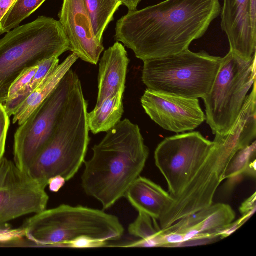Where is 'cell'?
I'll use <instances>...</instances> for the list:
<instances>
[{"label": "cell", "instance_id": "cell-1", "mask_svg": "<svg viewBox=\"0 0 256 256\" xmlns=\"http://www.w3.org/2000/svg\"><path fill=\"white\" fill-rule=\"evenodd\" d=\"M219 0H165L128 11L116 22L114 39L142 60L187 50L220 14Z\"/></svg>", "mask_w": 256, "mask_h": 256}, {"label": "cell", "instance_id": "cell-2", "mask_svg": "<svg viewBox=\"0 0 256 256\" xmlns=\"http://www.w3.org/2000/svg\"><path fill=\"white\" fill-rule=\"evenodd\" d=\"M106 133L92 148V158L84 161L82 176L86 194L99 201L104 210L126 196L149 155L138 126L128 119L120 120Z\"/></svg>", "mask_w": 256, "mask_h": 256}, {"label": "cell", "instance_id": "cell-3", "mask_svg": "<svg viewBox=\"0 0 256 256\" xmlns=\"http://www.w3.org/2000/svg\"><path fill=\"white\" fill-rule=\"evenodd\" d=\"M88 106L78 77L52 136L26 172L40 184L46 186L58 176L68 181L84 163L90 140Z\"/></svg>", "mask_w": 256, "mask_h": 256}, {"label": "cell", "instance_id": "cell-4", "mask_svg": "<svg viewBox=\"0 0 256 256\" xmlns=\"http://www.w3.org/2000/svg\"><path fill=\"white\" fill-rule=\"evenodd\" d=\"M32 246L66 248L86 237L109 242L122 236L118 218L104 211L81 206L62 204L36 214L22 226Z\"/></svg>", "mask_w": 256, "mask_h": 256}, {"label": "cell", "instance_id": "cell-5", "mask_svg": "<svg viewBox=\"0 0 256 256\" xmlns=\"http://www.w3.org/2000/svg\"><path fill=\"white\" fill-rule=\"evenodd\" d=\"M70 50L59 20L44 16L17 26L0 40V102L10 86L26 70Z\"/></svg>", "mask_w": 256, "mask_h": 256}, {"label": "cell", "instance_id": "cell-6", "mask_svg": "<svg viewBox=\"0 0 256 256\" xmlns=\"http://www.w3.org/2000/svg\"><path fill=\"white\" fill-rule=\"evenodd\" d=\"M222 58L189 48L144 61L142 80L147 89L188 98H204L210 91Z\"/></svg>", "mask_w": 256, "mask_h": 256}, {"label": "cell", "instance_id": "cell-7", "mask_svg": "<svg viewBox=\"0 0 256 256\" xmlns=\"http://www.w3.org/2000/svg\"><path fill=\"white\" fill-rule=\"evenodd\" d=\"M256 54L244 60L231 52L224 58L210 92L202 99L206 121L214 134L231 128L256 82Z\"/></svg>", "mask_w": 256, "mask_h": 256}, {"label": "cell", "instance_id": "cell-8", "mask_svg": "<svg viewBox=\"0 0 256 256\" xmlns=\"http://www.w3.org/2000/svg\"><path fill=\"white\" fill-rule=\"evenodd\" d=\"M78 75L70 69L60 83L17 129L14 136V162L27 172L45 147L68 102Z\"/></svg>", "mask_w": 256, "mask_h": 256}, {"label": "cell", "instance_id": "cell-9", "mask_svg": "<svg viewBox=\"0 0 256 256\" xmlns=\"http://www.w3.org/2000/svg\"><path fill=\"white\" fill-rule=\"evenodd\" d=\"M213 142L207 158L192 179L159 218L160 230L212 204L228 167L240 151L215 139Z\"/></svg>", "mask_w": 256, "mask_h": 256}, {"label": "cell", "instance_id": "cell-10", "mask_svg": "<svg viewBox=\"0 0 256 256\" xmlns=\"http://www.w3.org/2000/svg\"><path fill=\"white\" fill-rule=\"evenodd\" d=\"M213 144L200 132H192L166 138L158 146L155 164L174 200L192 179Z\"/></svg>", "mask_w": 256, "mask_h": 256}, {"label": "cell", "instance_id": "cell-11", "mask_svg": "<svg viewBox=\"0 0 256 256\" xmlns=\"http://www.w3.org/2000/svg\"><path fill=\"white\" fill-rule=\"evenodd\" d=\"M46 188L4 157L0 161V225L46 210L49 200Z\"/></svg>", "mask_w": 256, "mask_h": 256}, {"label": "cell", "instance_id": "cell-12", "mask_svg": "<svg viewBox=\"0 0 256 256\" xmlns=\"http://www.w3.org/2000/svg\"><path fill=\"white\" fill-rule=\"evenodd\" d=\"M146 113L162 128L176 133L194 130L206 120L198 98H188L146 89L140 99Z\"/></svg>", "mask_w": 256, "mask_h": 256}, {"label": "cell", "instance_id": "cell-13", "mask_svg": "<svg viewBox=\"0 0 256 256\" xmlns=\"http://www.w3.org/2000/svg\"><path fill=\"white\" fill-rule=\"evenodd\" d=\"M220 14L230 51L244 60L252 59L256 49V0H224Z\"/></svg>", "mask_w": 256, "mask_h": 256}, {"label": "cell", "instance_id": "cell-14", "mask_svg": "<svg viewBox=\"0 0 256 256\" xmlns=\"http://www.w3.org/2000/svg\"><path fill=\"white\" fill-rule=\"evenodd\" d=\"M58 18L70 50L78 58L96 65L104 46L94 34L84 0H63Z\"/></svg>", "mask_w": 256, "mask_h": 256}, {"label": "cell", "instance_id": "cell-15", "mask_svg": "<svg viewBox=\"0 0 256 256\" xmlns=\"http://www.w3.org/2000/svg\"><path fill=\"white\" fill-rule=\"evenodd\" d=\"M129 62L127 52L120 42L104 51L99 64L96 106L109 96L124 92Z\"/></svg>", "mask_w": 256, "mask_h": 256}, {"label": "cell", "instance_id": "cell-16", "mask_svg": "<svg viewBox=\"0 0 256 256\" xmlns=\"http://www.w3.org/2000/svg\"><path fill=\"white\" fill-rule=\"evenodd\" d=\"M125 196L138 212L147 214L154 220H158L174 202L160 186L140 176L132 184Z\"/></svg>", "mask_w": 256, "mask_h": 256}, {"label": "cell", "instance_id": "cell-17", "mask_svg": "<svg viewBox=\"0 0 256 256\" xmlns=\"http://www.w3.org/2000/svg\"><path fill=\"white\" fill-rule=\"evenodd\" d=\"M78 59L72 53L59 64L20 106L14 115L13 124H22L54 90Z\"/></svg>", "mask_w": 256, "mask_h": 256}, {"label": "cell", "instance_id": "cell-18", "mask_svg": "<svg viewBox=\"0 0 256 256\" xmlns=\"http://www.w3.org/2000/svg\"><path fill=\"white\" fill-rule=\"evenodd\" d=\"M124 92L109 96L88 113V127L93 134L108 132L120 121L124 113Z\"/></svg>", "mask_w": 256, "mask_h": 256}, {"label": "cell", "instance_id": "cell-19", "mask_svg": "<svg viewBox=\"0 0 256 256\" xmlns=\"http://www.w3.org/2000/svg\"><path fill=\"white\" fill-rule=\"evenodd\" d=\"M236 214L230 206L224 204L212 205L206 208L205 214L200 224L194 228L198 237L216 236L231 224Z\"/></svg>", "mask_w": 256, "mask_h": 256}, {"label": "cell", "instance_id": "cell-20", "mask_svg": "<svg viewBox=\"0 0 256 256\" xmlns=\"http://www.w3.org/2000/svg\"><path fill=\"white\" fill-rule=\"evenodd\" d=\"M84 2L94 34L102 42L104 32L113 20L115 12L122 4V0H84Z\"/></svg>", "mask_w": 256, "mask_h": 256}, {"label": "cell", "instance_id": "cell-21", "mask_svg": "<svg viewBox=\"0 0 256 256\" xmlns=\"http://www.w3.org/2000/svg\"><path fill=\"white\" fill-rule=\"evenodd\" d=\"M152 219L147 214L138 212V216L129 226L128 230L130 234L141 239L121 245L120 246L129 248L162 246L160 230L154 226Z\"/></svg>", "mask_w": 256, "mask_h": 256}, {"label": "cell", "instance_id": "cell-22", "mask_svg": "<svg viewBox=\"0 0 256 256\" xmlns=\"http://www.w3.org/2000/svg\"><path fill=\"white\" fill-rule=\"evenodd\" d=\"M46 0H16L0 22V35L17 27Z\"/></svg>", "mask_w": 256, "mask_h": 256}, {"label": "cell", "instance_id": "cell-23", "mask_svg": "<svg viewBox=\"0 0 256 256\" xmlns=\"http://www.w3.org/2000/svg\"><path fill=\"white\" fill-rule=\"evenodd\" d=\"M256 155V140L250 146L238 151L228 167L224 175V180L244 172L248 166V163Z\"/></svg>", "mask_w": 256, "mask_h": 256}, {"label": "cell", "instance_id": "cell-24", "mask_svg": "<svg viewBox=\"0 0 256 256\" xmlns=\"http://www.w3.org/2000/svg\"><path fill=\"white\" fill-rule=\"evenodd\" d=\"M59 61L58 57L54 56L43 61L38 65L26 93L16 103L17 110L44 79L59 64Z\"/></svg>", "mask_w": 256, "mask_h": 256}, {"label": "cell", "instance_id": "cell-25", "mask_svg": "<svg viewBox=\"0 0 256 256\" xmlns=\"http://www.w3.org/2000/svg\"><path fill=\"white\" fill-rule=\"evenodd\" d=\"M25 238L24 230L22 226L18 228H12L8 223L0 225V246L11 244L17 246L24 244V238Z\"/></svg>", "mask_w": 256, "mask_h": 256}, {"label": "cell", "instance_id": "cell-26", "mask_svg": "<svg viewBox=\"0 0 256 256\" xmlns=\"http://www.w3.org/2000/svg\"><path fill=\"white\" fill-rule=\"evenodd\" d=\"M10 123V116L4 104L0 102V161L4 157Z\"/></svg>", "mask_w": 256, "mask_h": 256}, {"label": "cell", "instance_id": "cell-27", "mask_svg": "<svg viewBox=\"0 0 256 256\" xmlns=\"http://www.w3.org/2000/svg\"><path fill=\"white\" fill-rule=\"evenodd\" d=\"M162 234V246H164V244H180L184 242V235L183 234L172 232Z\"/></svg>", "mask_w": 256, "mask_h": 256}, {"label": "cell", "instance_id": "cell-28", "mask_svg": "<svg viewBox=\"0 0 256 256\" xmlns=\"http://www.w3.org/2000/svg\"><path fill=\"white\" fill-rule=\"evenodd\" d=\"M66 182V180L60 176L50 178L48 182L50 190L54 192H58Z\"/></svg>", "mask_w": 256, "mask_h": 256}, {"label": "cell", "instance_id": "cell-29", "mask_svg": "<svg viewBox=\"0 0 256 256\" xmlns=\"http://www.w3.org/2000/svg\"><path fill=\"white\" fill-rule=\"evenodd\" d=\"M16 0H0V22Z\"/></svg>", "mask_w": 256, "mask_h": 256}, {"label": "cell", "instance_id": "cell-30", "mask_svg": "<svg viewBox=\"0 0 256 256\" xmlns=\"http://www.w3.org/2000/svg\"><path fill=\"white\" fill-rule=\"evenodd\" d=\"M122 4L126 6L128 11H134L137 10V7L142 0H122Z\"/></svg>", "mask_w": 256, "mask_h": 256}]
</instances>
